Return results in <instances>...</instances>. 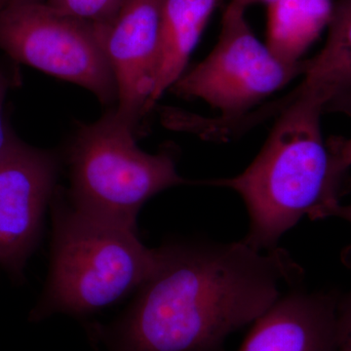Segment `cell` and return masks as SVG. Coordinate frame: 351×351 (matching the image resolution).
<instances>
[{
    "label": "cell",
    "mask_w": 351,
    "mask_h": 351,
    "mask_svg": "<svg viewBox=\"0 0 351 351\" xmlns=\"http://www.w3.org/2000/svg\"><path fill=\"white\" fill-rule=\"evenodd\" d=\"M328 29L324 47L304 61L302 82L285 99L351 114V0H335Z\"/></svg>",
    "instance_id": "obj_10"
},
{
    "label": "cell",
    "mask_w": 351,
    "mask_h": 351,
    "mask_svg": "<svg viewBox=\"0 0 351 351\" xmlns=\"http://www.w3.org/2000/svg\"><path fill=\"white\" fill-rule=\"evenodd\" d=\"M339 297L289 291L253 323L239 351H336Z\"/></svg>",
    "instance_id": "obj_9"
},
{
    "label": "cell",
    "mask_w": 351,
    "mask_h": 351,
    "mask_svg": "<svg viewBox=\"0 0 351 351\" xmlns=\"http://www.w3.org/2000/svg\"><path fill=\"white\" fill-rule=\"evenodd\" d=\"M218 0H162L156 85L147 112L184 73Z\"/></svg>",
    "instance_id": "obj_11"
},
{
    "label": "cell",
    "mask_w": 351,
    "mask_h": 351,
    "mask_svg": "<svg viewBox=\"0 0 351 351\" xmlns=\"http://www.w3.org/2000/svg\"><path fill=\"white\" fill-rule=\"evenodd\" d=\"M335 169L346 175L351 167V138L332 137L327 141Z\"/></svg>",
    "instance_id": "obj_15"
},
{
    "label": "cell",
    "mask_w": 351,
    "mask_h": 351,
    "mask_svg": "<svg viewBox=\"0 0 351 351\" xmlns=\"http://www.w3.org/2000/svg\"><path fill=\"white\" fill-rule=\"evenodd\" d=\"M0 49L18 63L89 90L101 104L117 99L114 76L94 25L45 2L0 8Z\"/></svg>",
    "instance_id": "obj_6"
},
{
    "label": "cell",
    "mask_w": 351,
    "mask_h": 351,
    "mask_svg": "<svg viewBox=\"0 0 351 351\" xmlns=\"http://www.w3.org/2000/svg\"><path fill=\"white\" fill-rule=\"evenodd\" d=\"M336 351H351V289L339 297Z\"/></svg>",
    "instance_id": "obj_14"
},
{
    "label": "cell",
    "mask_w": 351,
    "mask_h": 351,
    "mask_svg": "<svg viewBox=\"0 0 351 351\" xmlns=\"http://www.w3.org/2000/svg\"><path fill=\"white\" fill-rule=\"evenodd\" d=\"M134 127L115 110L83 125L69 152L71 205L91 216L137 230L141 208L154 195L180 184L174 154L138 149Z\"/></svg>",
    "instance_id": "obj_4"
},
{
    "label": "cell",
    "mask_w": 351,
    "mask_h": 351,
    "mask_svg": "<svg viewBox=\"0 0 351 351\" xmlns=\"http://www.w3.org/2000/svg\"><path fill=\"white\" fill-rule=\"evenodd\" d=\"M57 172L56 157L11 135L0 157V265L14 276L38 245Z\"/></svg>",
    "instance_id": "obj_7"
},
{
    "label": "cell",
    "mask_w": 351,
    "mask_h": 351,
    "mask_svg": "<svg viewBox=\"0 0 351 351\" xmlns=\"http://www.w3.org/2000/svg\"><path fill=\"white\" fill-rule=\"evenodd\" d=\"M267 112L280 113L253 162L241 173L197 184L239 193L250 219L242 241L258 251L276 248L304 216L327 219L345 193L346 175L335 169L317 108L283 99Z\"/></svg>",
    "instance_id": "obj_2"
},
{
    "label": "cell",
    "mask_w": 351,
    "mask_h": 351,
    "mask_svg": "<svg viewBox=\"0 0 351 351\" xmlns=\"http://www.w3.org/2000/svg\"><path fill=\"white\" fill-rule=\"evenodd\" d=\"M7 87H8V85H7L6 78L0 73V157L5 152L11 137V134L7 133L3 123V115H2Z\"/></svg>",
    "instance_id": "obj_16"
},
{
    "label": "cell",
    "mask_w": 351,
    "mask_h": 351,
    "mask_svg": "<svg viewBox=\"0 0 351 351\" xmlns=\"http://www.w3.org/2000/svg\"><path fill=\"white\" fill-rule=\"evenodd\" d=\"M331 217H337V218L345 219V221L351 223V204L337 205L336 207L332 208L328 218H331Z\"/></svg>",
    "instance_id": "obj_17"
},
{
    "label": "cell",
    "mask_w": 351,
    "mask_h": 351,
    "mask_svg": "<svg viewBox=\"0 0 351 351\" xmlns=\"http://www.w3.org/2000/svg\"><path fill=\"white\" fill-rule=\"evenodd\" d=\"M162 0H123L107 25H94L117 84L115 113L135 128L156 85Z\"/></svg>",
    "instance_id": "obj_8"
},
{
    "label": "cell",
    "mask_w": 351,
    "mask_h": 351,
    "mask_svg": "<svg viewBox=\"0 0 351 351\" xmlns=\"http://www.w3.org/2000/svg\"><path fill=\"white\" fill-rule=\"evenodd\" d=\"M123 0H46L51 8L94 25H107L119 12Z\"/></svg>",
    "instance_id": "obj_13"
},
{
    "label": "cell",
    "mask_w": 351,
    "mask_h": 351,
    "mask_svg": "<svg viewBox=\"0 0 351 351\" xmlns=\"http://www.w3.org/2000/svg\"><path fill=\"white\" fill-rule=\"evenodd\" d=\"M335 0H276L267 5V41L270 50L289 63L301 56L328 27Z\"/></svg>",
    "instance_id": "obj_12"
},
{
    "label": "cell",
    "mask_w": 351,
    "mask_h": 351,
    "mask_svg": "<svg viewBox=\"0 0 351 351\" xmlns=\"http://www.w3.org/2000/svg\"><path fill=\"white\" fill-rule=\"evenodd\" d=\"M245 12L244 7L228 2L214 49L170 88L178 96L200 99L221 112L219 119L191 120L196 123L195 131L204 137L239 121L252 108L304 73V61H284L256 38Z\"/></svg>",
    "instance_id": "obj_5"
},
{
    "label": "cell",
    "mask_w": 351,
    "mask_h": 351,
    "mask_svg": "<svg viewBox=\"0 0 351 351\" xmlns=\"http://www.w3.org/2000/svg\"><path fill=\"white\" fill-rule=\"evenodd\" d=\"M158 263L119 318L99 328L110 351H226V339L253 324L302 281L284 249L245 242H179Z\"/></svg>",
    "instance_id": "obj_1"
},
{
    "label": "cell",
    "mask_w": 351,
    "mask_h": 351,
    "mask_svg": "<svg viewBox=\"0 0 351 351\" xmlns=\"http://www.w3.org/2000/svg\"><path fill=\"white\" fill-rule=\"evenodd\" d=\"M49 276L32 320L51 314L86 316L138 290L159 261L137 230L97 218L64 204L53 206Z\"/></svg>",
    "instance_id": "obj_3"
},
{
    "label": "cell",
    "mask_w": 351,
    "mask_h": 351,
    "mask_svg": "<svg viewBox=\"0 0 351 351\" xmlns=\"http://www.w3.org/2000/svg\"><path fill=\"white\" fill-rule=\"evenodd\" d=\"M27 1H34V2H45L46 0H0V8L5 5H8L10 3H15V2H27Z\"/></svg>",
    "instance_id": "obj_18"
}]
</instances>
